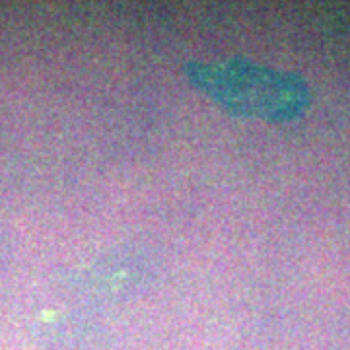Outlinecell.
Here are the masks:
<instances>
[{
	"label": "cell",
	"instance_id": "1",
	"mask_svg": "<svg viewBox=\"0 0 350 350\" xmlns=\"http://www.w3.org/2000/svg\"><path fill=\"white\" fill-rule=\"evenodd\" d=\"M193 82L241 115L280 117L298 109L304 90L290 76H280L245 61L224 66H193Z\"/></svg>",
	"mask_w": 350,
	"mask_h": 350
}]
</instances>
